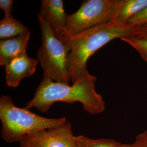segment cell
I'll return each mask as SVG.
<instances>
[{
  "label": "cell",
  "instance_id": "cell-17",
  "mask_svg": "<svg viewBox=\"0 0 147 147\" xmlns=\"http://www.w3.org/2000/svg\"><path fill=\"white\" fill-rule=\"evenodd\" d=\"M136 36L147 38V24L140 26L139 31L137 33Z\"/></svg>",
  "mask_w": 147,
  "mask_h": 147
},
{
  "label": "cell",
  "instance_id": "cell-13",
  "mask_svg": "<svg viewBox=\"0 0 147 147\" xmlns=\"http://www.w3.org/2000/svg\"><path fill=\"white\" fill-rule=\"evenodd\" d=\"M121 39L136 49L142 58L147 62V38L132 36L121 38Z\"/></svg>",
  "mask_w": 147,
  "mask_h": 147
},
{
  "label": "cell",
  "instance_id": "cell-16",
  "mask_svg": "<svg viewBox=\"0 0 147 147\" xmlns=\"http://www.w3.org/2000/svg\"><path fill=\"white\" fill-rule=\"evenodd\" d=\"M133 144L134 147H147V130L136 137Z\"/></svg>",
  "mask_w": 147,
  "mask_h": 147
},
{
  "label": "cell",
  "instance_id": "cell-3",
  "mask_svg": "<svg viewBox=\"0 0 147 147\" xmlns=\"http://www.w3.org/2000/svg\"><path fill=\"white\" fill-rule=\"evenodd\" d=\"M1 136L7 143L20 142L25 137L42 130L60 126L67 118H47L16 106L8 95L0 98Z\"/></svg>",
  "mask_w": 147,
  "mask_h": 147
},
{
  "label": "cell",
  "instance_id": "cell-1",
  "mask_svg": "<svg viewBox=\"0 0 147 147\" xmlns=\"http://www.w3.org/2000/svg\"><path fill=\"white\" fill-rule=\"evenodd\" d=\"M96 81V76L89 73L87 68L71 86L42 78L33 98L25 107L28 110L36 108L46 113L57 102H79L90 114H100L105 110V103L102 96L95 91Z\"/></svg>",
  "mask_w": 147,
  "mask_h": 147
},
{
  "label": "cell",
  "instance_id": "cell-8",
  "mask_svg": "<svg viewBox=\"0 0 147 147\" xmlns=\"http://www.w3.org/2000/svg\"><path fill=\"white\" fill-rule=\"evenodd\" d=\"M38 62L27 54L13 59L5 66L6 84L9 87H17L22 79L34 74Z\"/></svg>",
  "mask_w": 147,
  "mask_h": 147
},
{
  "label": "cell",
  "instance_id": "cell-7",
  "mask_svg": "<svg viewBox=\"0 0 147 147\" xmlns=\"http://www.w3.org/2000/svg\"><path fill=\"white\" fill-rule=\"evenodd\" d=\"M39 15L59 38L66 25L68 15L62 0H42Z\"/></svg>",
  "mask_w": 147,
  "mask_h": 147
},
{
  "label": "cell",
  "instance_id": "cell-9",
  "mask_svg": "<svg viewBox=\"0 0 147 147\" xmlns=\"http://www.w3.org/2000/svg\"><path fill=\"white\" fill-rule=\"evenodd\" d=\"M30 32L0 42V65H7L11 61L27 54Z\"/></svg>",
  "mask_w": 147,
  "mask_h": 147
},
{
  "label": "cell",
  "instance_id": "cell-14",
  "mask_svg": "<svg viewBox=\"0 0 147 147\" xmlns=\"http://www.w3.org/2000/svg\"><path fill=\"white\" fill-rule=\"evenodd\" d=\"M126 24L135 27L147 24V7L134 16L127 21Z\"/></svg>",
  "mask_w": 147,
  "mask_h": 147
},
{
  "label": "cell",
  "instance_id": "cell-5",
  "mask_svg": "<svg viewBox=\"0 0 147 147\" xmlns=\"http://www.w3.org/2000/svg\"><path fill=\"white\" fill-rule=\"evenodd\" d=\"M123 0H85L79 9L68 15L66 25L59 38L70 37L110 22Z\"/></svg>",
  "mask_w": 147,
  "mask_h": 147
},
{
  "label": "cell",
  "instance_id": "cell-11",
  "mask_svg": "<svg viewBox=\"0 0 147 147\" xmlns=\"http://www.w3.org/2000/svg\"><path fill=\"white\" fill-rule=\"evenodd\" d=\"M29 32L27 27L13 16H5L0 21L1 40L15 38Z\"/></svg>",
  "mask_w": 147,
  "mask_h": 147
},
{
  "label": "cell",
  "instance_id": "cell-10",
  "mask_svg": "<svg viewBox=\"0 0 147 147\" xmlns=\"http://www.w3.org/2000/svg\"><path fill=\"white\" fill-rule=\"evenodd\" d=\"M147 7V0H123L116 15L110 22L118 25H126L127 21Z\"/></svg>",
  "mask_w": 147,
  "mask_h": 147
},
{
  "label": "cell",
  "instance_id": "cell-4",
  "mask_svg": "<svg viewBox=\"0 0 147 147\" xmlns=\"http://www.w3.org/2000/svg\"><path fill=\"white\" fill-rule=\"evenodd\" d=\"M38 18L42 38V45L37 51V59L43 70V78L69 84L67 62L70 49L55 36L40 16Z\"/></svg>",
  "mask_w": 147,
  "mask_h": 147
},
{
  "label": "cell",
  "instance_id": "cell-15",
  "mask_svg": "<svg viewBox=\"0 0 147 147\" xmlns=\"http://www.w3.org/2000/svg\"><path fill=\"white\" fill-rule=\"evenodd\" d=\"M13 0H1L0 1V8L5 12V16H12L11 12L13 10Z\"/></svg>",
  "mask_w": 147,
  "mask_h": 147
},
{
  "label": "cell",
  "instance_id": "cell-2",
  "mask_svg": "<svg viewBox=\"0 0 147 147\" xmlns=\"http://www.w3.org/2000/svg\"><path fill=\"white\" fill-rule=\"evenodd\" d=\"M139 27L109 22L75 36L59 38L70 49L67 62L70 80L73 84L76 82L87 68L89 58L101 47L116 38L136 36Z\"/></svg>",
  "mask_w": 147,
  "mask_h": 147
},
{
  "label": "cell",
  "instance_id": "cell-12",
  "mask_svg": "<svg viewBox=\"0 0 147 147\" xmlns=\"http://www.w3.org/2000/svg\"><path fill=\"white\" fill-rule=\"evenodd\" d=\"M77 147H134L132 144H125L112 139L91 138L84 135L76 136Z\"/></svg>",
  "mask_w": 147,
  "mask_h": 147
},
{
  "label": "cell",
  "instance_id": "cell-6",
  "mask_svg": "<svg viewBox=\"0 0 147 147\" xmlns=\"http://www.w3.org/2000/svg\"><path fill=\"white\" fill-rule=\"evenodd\" d=\"M20 147H77L70 122L28 135L19 142Z\"/></svg>",
  "mask_w": 147,
  "mask_h": 147
}]
</instances>
